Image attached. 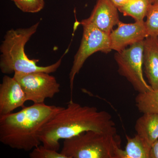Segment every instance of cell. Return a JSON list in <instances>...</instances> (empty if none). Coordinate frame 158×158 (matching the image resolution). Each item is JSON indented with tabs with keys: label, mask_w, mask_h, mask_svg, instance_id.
I'll return each mask as SVG.
<instances>
[{
	"label": "cell",
	"mask_w": 158,
	"mask_h": 158,
	"mask_svg": "<svg viewBox=\"0 0 158 158\" xmlns=\"http://www.w3.org/2000/svg\"><path fill=\"white\" fill-rule=\"evenodd\" d=\"M116 134V124L110 113L97 108L82 106L71 100L44 125L39 134L43 145L59 150V141L88 131Z\"/></svg>",
	"instance_id": "6da1fadb"
},
{
	"label": "cell",
	"mask_w": 158,
	"mask_h": 158,
	"mask_svg": "<svg viewBox=\"0 0 158 158\" xmlns=\"http://www.w3.org/2000/svg\"><path fill=\"white\" fill-rule=\"evenodd\" d=\"M63 107L34 104L0 116V141L13 149L29 151L40 145V130Z\"/></svg>",
	"instance_id": "7a4b0ae2"
},
{
	"label": "cell",
	"mask_w": 158,
	"mask_h": 158,
	"mask_svg": "<svg viewBox=\"0 0 158 158\" xmlns=\"http://www.w3.org/2000/svg\"><path fill=\"white\" fill-rule=\"evenodd\" d=\"M39 24V22L28 28L11 29L6 32L0 46V69L2 73L43 72L51 73L58 70L67 52L54 64L44 66L37 65L39 60L29 59L25 52L26 44L37 32Z\"/></svg>",
	"instance_id": "3957f363"
},
{
	"label": "cell",
	"mask_w": 158,
	"mask_h": 158,
	"mask_svg": "<svg viewBox=\"0 0 158 158\" xmlns=\"http://www.w3.org/2000/svg\"><path fill=\"white\" fill-rule=\"evenodd\" d=\"M116 134L88 131L65 139L61 152L67 158H123Z\"/></svg>",
	"instance_id": "277c9868"
},
{
	"label": "cell",
	"mask_w": 158,
	"mask_h": 158,
	"mask_svg": "<svg viewBox=\"0 0 158 158\" xmlns=\"http://www.w3.org/2000/svg\"><path fill=\"white\" fill-rule=\"evenodd\" d=\"M83 28L81 44L74 57L73 63L69 74L71 92L73 90L74 81L84 63L90 56L97 52L108 54L112 50L110 34L98 28L86 19L81 22Z\"/></svg>",
	"instance_id": "5b68a950"
},
{
	"label": "cell",
	"mask_w": 158,
	"mask_h": 158,
	"mask_svg": "<svg viewBox=\"0 0 158 158\" xmlns=\"http://www.w3.org/2000/svg\"><path fill=\"white\" fill-rule=\"evenodd\" d=\"M144 40L116 52L114 55L118 73L126 78L138 93L153 90L143 76Z\"/></svg>",
	"instance_id": "8992f818"
},
{
	"label": "cell",
	"mask_w": 158,
	"mask_h": 158,
	"mask_svg": "<svg viewBox=\"0 0 158 158\" xmlns=\"http://www.w3.org/2000/svg\"><path fill=\"white\" fill-rule=\"evenodd\" d=\"M43 72L15 73L14 77L19 82L25 93L27 101L44 103L60 92V84L55 77Z\"/></svg>",
	"instance_id": "52a82bcc"
},
{
	"label": "cell",
	"mask_w": 158,
	"mask_h": 158,
	"mask_svg": "<svg viewBox=\"0 0 158 158\" xmlns=\"http://www.w3.org/2000/svg\"><path fill=\"white\" fill-rule=\"evenodd\" d=\"M117 26L110 35L112 50L120 52L148 37L144 21L125 23L120 21Z\"/></svg>",
	"instance_id": "ba28073f"
},
{
	"label": "cell",
	"mask_w": 158,
	"mask_h": 158,
	"mask_svg": "<svg viewBox=\"0 0 158 158\" xmlns=\"http://www.w3.org/2000/svg\"><path fill=\"white\" fill-rule=\"evenodd\" d=\"M27 97L21 85L14 77L5 75L0 85V116L24 107Z\"/></svg>",
	"instance_id": "9c48e42d"
},
{
	"label": "cell",
	"mask_w": 158,
	"mask_h": 158,
	"mask_svg": "<svg viewBox=\"0 0 158 158\" xmlns=\"http://www.w3.org/2000/svg\"><path fill=\"white\" fill-rule=\"evenodd\" d=\"M118 8L110 0H98L90 17L87 19L98 28L110 34L120 21Z\"/></svg>",
	"instance_id": "30bf717a"
},
{
	"label": "cell",
	"mask_w": 158,
	"mask_h": 158,
	"mask_svg": "<svg viewBox=\"0 0 158 158\" xmlns=\"http://www.w3.org/2000/svg\"><path fill=\"white\" fill-rule=\"evenodd\" d=\"M144 73L153 90L158 89V37L148 36L144 40Z\"/></svg>",
	"instance_id": "8fae6325"
},
{
	"label": "cell",
	"mask_w": 158,
	"mask_h": 158,
	"mask_svg": "<svg viewBox=\"0 0 158 158\" xmlns=\"http://www.w3.org/2000/svg\"><path fill=\"white\" fill-rule=\"evenodd\" d=\"M136 120L135 128L137 135L151 147L158 139V114L144 113Z\"/></svg>",
	"instance_id": "7c38bea8"
},
{
	"label": "cell",
	"mask_w": 158,
	"mask_h": 158,
	"mask_svg": "<svg viewBox=\"0 0 158 158\" xmlns=\"http://www.w3.org/2000/svg\"><path fill=\"white\" fill-rule=\"evenodd\" d=\"M152 4V0H130L118 9L123 15L131 16L136 22H144Z\"/></svg>",
	"instance_id": "4fadbf2b"
},
{
	"label": "cell",
	"mask_w": 158,
	"mask_h": 158,
	"mask_svg": "<svg viewBox=\"0 0 158 158\" xmlns=\"http://www.w3.org/2000/svg\"><path fill=\"white\" fill-rule=\"evenodd\" d=\"M123 158H149L151 147L136 134L133 138L127 135Z\"/></svg>",
	"instance_id": "5bb4252c"
},
{
	"label": "cell",
	"mask_w": 158,
	"mask_h": 158,
	"mask_svg": "<svg viewBox=\"0 0 158 158\" xmlns=\"http://www.w3.org/2000/svg\"><path fill=\"white\" fill-rule=\"evenodd\" d=\"M135 101L136 107L141 113L158 114V89L138 93Z\"/></svg>",
	"instance_id": "9a60e30c"
},
{
	"label": "cell",
	"mask_w": 158,
	"mask_h": 158,
	"mask_svg": "<svg viewBox=\"0 0 158 158\" xmlns=\"http://www.w3.org/2000/svg\"><path fill=\"white\" fill-rule=\"evenodd\" d=\"M146 18L145 25L148 36L158 37V1L152 3Z\"/></svg>",
	"instance_id": "2e32d148"
},
{
	"label": "cell",
	"mask_w": 158,
	"mask_h": 158,
	"mask_svg": "<svg viewBox=\"0 0 158 158\" xmlns=\"http://www.w3.org/2000/svg\"><path fill=\"white\" fill-rule=\"evenodd\" d=\"M13 2L21 11L27 13L39 12L45 5L44 0H14Z\"/></svg>",
	"instance_id": "e0dca14e"
},
{
	"label": "cell",
	"mask_w": 158,
	"mask_h": 158,
	"mask_svg": "<svg viewBox=\"0 0 158 158\" xmlns=\"http://www.w3.org/2000/svg\"><path fill=\"white\" fill-rule=\"evenodd\" d=\"M29 156L31 158H67L58 151L49 149L43 145L34 148Z\"/></svg>",
	"instance_id": "ac0fdd59"
},
{
	"label": "cell",
	"mask_w": 158,
	"mask_h": 158,
	"mask_svg": "<svg viewBox=\"0 0 158 158\" xmlns=\"http://www.w3.org/2000/svg\"><path fill=\"white\" fill-rule=\"evenodd\" d=\"M149 158H158V139L152 145Z\"/></svg>",
	"instance_id": "d6986e66"
},
{
	"label": "cell",
	"mask_w": 158,
	"mask_h": 158,
	"mask_svg": "<svg viewBox=\"0 0 158 158\" xmlns=\"http://www.w3.org/2000/svg\"><path fill=\"white\" fill-rule=\"evenodd\" d=\"M117 8L123 6L130 0H110Z\"/></svg>",
	"instance_id": "ffe728a7"
},
{
	"label": "cell",
	"mask_w": 158,
	"mask_h": 158,
	"mask_svg": "<svg viewBox=\"0 0 158 158\" xmlns=\"http://www.w3.org/2000/svg\"><path fill=\"white\" fill-rule=\"evenodd\" d=\"M157 1H158V0H152V3L155 2H157Z\"/></svg>",
	"instance_id": "44dd1931"
},
{
	"label": "cell",
	"mask_w": 158,
	"mask_h": 158,
	"mask_svg": "<svg viewBox=\"0 0 158 158\" xmlns=\"http://www.w3.org/2000/svg\"><path fill=\"white\" fill-rule=\"evenodd\" d=\"M11 1H13H13H14V0H11Z\"/></svg>",
	"instance_id": "7402d4cb"
}]
</instances>
